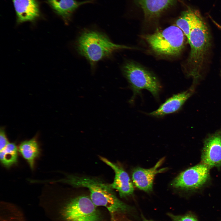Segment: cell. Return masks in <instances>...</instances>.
Segmentation results:
<instances>
[{
  "mask_svg": "<svg viewBox=\"0 0 221 221\" xmlns=\"http://www.w3.org/2000/svg\"><path fill=\"white\" fill-rule=\"evenodd\" d=\"M52 182L66 184L75 188H87L90 198L95 205L105 207L111 215L125 213L130 210V206L117 198L110 184L98 178L69 175L64 179Z\"/></svg>",
  "mask_w": 221,
  "mask_h": 221,
  "instance_id": "1",
  "label": "cell"
},
{
  "mask_svg": "<svg viewBox=\"0 0 221 221\" xmlns=\"http://www.w3.org/2000/svg\"><path fill=\"white\" fill-rule=\"evenodd\" d=\"M187 40L191 47L187 74L193 79L194 85L201 77L205 59L211 44L209 29L199 14Z\"/></svg>",
  "mask_w": 221,
  "mask_h": 221,
  "instance_id": "2",
  "label": "cell"
},
{
  "mask_svg": "<svg viewBox=\"0 0 221 221\" xmlns=\"http://www.w3.org/2000/svg\"><path fill=\"white\" fill-rule=\"evenodd\" d=\"M76 45L78 53L85 57L92 66L115 51L131 48L114 44L103 33L91 30L83 31L79 36Z\"/></svg>",
  "mask_w": 221,
  "mask_h": 221,
  "instance_id": "3",
  "label": "cell"
},
{
  "mask_svg": "<svg viewBox=\"0 0 221 221\" xmlns=\"http://www.w3.org/2000/svg\"><path fill=\"white\" fill-rule=\"evenodd\" d=\"M185 35L176 25H173L143 38L157 54L169 56L179 55L184 47Z\"/></svg>",
  "mask_w": 221,
  "mask_h": 221,
  "instance_id": "4",
  "label": "cell"
},
{
  "mask_svg": "<svg viewBox=\"0 0 221 221\" xmlns=\"http://www.w3.org/2000/svg\"><path fill=\"white\" fill-rule=\"evenodd\" d=\"M122 72L129 83L133 95L129 101L132 103L135 98L146 89L156 98H158L161 86L156 77L140 65L132 61H127L123 65Z\"/></svg>",
  "mask_w": 221,
  "mask_h": 221,
  "instance_id": "5",
  "label": "cell"
},
{
  "mask_svg": "<svg viewBox=\"0 0 221 221\" xmlns=\"http://www.w3.org/2000/svg\"><path fill=\"white\" fill-rule=\"evenodd\" d=\"M62 215L66 221H98L99 214L90 197L83 195L70 200Z\"/></svg>",
  "mask_w": 221,
  "mask_h": 221,
  "instance_id": "6",
  "label": "cell"
},
{
  "mask_svg": "<svg viewBox=\"0 0 221 221\" xmlns=\"http://www.w3.org/2000/svg\"><path fill=\"white\" fill-rule=\"evenodd\" d=\"M210 169L202 163L189 168L181 173L171 185L174 188L186 190L198 189L209 179Z\"/></svg>",
  "mask_w": 221,
  "mask_h": 221,
  "instance_id": "7",
  "label": "cell"
},
{
  "mask_svg": "<svg viewBox=\"0 0 221 221\" xmlns=\"http://www.w3.org/2000/svg\"><path fill=\"white\" fill-rule=\"evenodd\" d=\"M202 163L210 169L221 166V130L209 135L205 140L202 151Z\"/></svg>",
  "mask_w": 221,
  "mask_h": 221,
  "instance_id": "8",
  "label": "cell"
},
{
  "mask_svg": "<svg viewBox=\"0 0 221 221\" xmlns=\"http://www.w3.org/2000/svg\"><path fill=\"white\" fill-rule=\"evenodd\" d=\"M164 158L160 159L152 168L145 169L137 167L133 170L132 178L133 183L139 189L149 192L153 190V183L156 175L164 172L167 168L158 169L164 162Z\"/></svg>",
  "mask_w": 221,
  "mask_h": 221,
  "instance_id": "9",
  "label": "cell"
},
{
  "mask_svg": "<svg viewBox=\"0 0 221 221\" xmlns=\"http://www.w3.org/2000/svg\"><path fill=\"white\" fill-rule=\"evenodd\" d=\"M99 158L102 161L111 167L114 173L113 182L110 184L111 187L117 190L121 197L132 195L134 192V188L127 173L119 165L106 158L101 156Z\"/></svg>",
  "mask_w": 221,
  "mask_h": 221,
  "instance_id": "10",
  "label": "cell"
},
{
  "mask_svg": "<svg viewBox=\"0 0 221 221\" xmlns=\"http://www.w3.org/2000/svg\"><path fill=\"white\" fill-rule=\"evenodd\" d=\"M193 91L194 87H192L187 91L173 95L167 99L157 110L148 114L152 116L160 117L176 112L181 108Z\"/></svg>",
  "mask_w": 221,
  "mask_h": 221,
  "instance_id": "11",
  "label": "cell"
},
{
  "mask_svg": "<svg viewBox=\"0 0 221 221\" xmlns=\"http://www.w3.org/2000/svg\"><path fill=\"white\" fill-rule=\"evenodd\" d=\"M17 17V22L33 21L40 15L38 4L36 0H12Z\"/></svg>",
  "mask_w": 221,
  "mask_h": 221,
  "instance_id": "12",
  "label": "cell"
},
{
  "mask_svg": "<svg viewBox=\"0 0 221 221\" xmlns=\"http://www.w3.org/2000/svg\"><path fill=\"white\" fill-rule=\"evenodd\" d=\"M94 0L78 2L76 0H48L49 5L66 24L71 19L73 12L82 5L92 3Z\"/></svg>",
  "mask_w": 221,
  "mask_h": 221,
  "instance_id": "13",
  "label": "cell"
},
{
  "mask_svg": "<svg viewBox=\"0 0 221 221\" xmlns=\"http://www.w3.org/2000/svg\"><path fill=\"white\" fill-rule=\"evenodd\" d=\"M175 0H136L148 19L157 17L172 6Z\"/></svg>",
  "mask_w": 221,
  "mask_h": 221,
  "instance_id": "14",
  "label": "cell"
},
{
  "mask_svg": "<svg viewBox=\"0 0 221 221\" xmlns=\"http://www.w3.org/2000/svg\"><path fill=\"white\" fill-rule=\"evenodd\" d=\"M18 150L27 162L30 169L33 170L35 160L39 157L40 153L39 145L36 139L34 138L23 141L19 145Z\"/></svg>",
  "mask_w": 221,
  "mask_h": 221,
  "instance_id": "15",
  "label": "cell"
},
{
  "mask_svg": "<svg viewBox=\"0 0 221 221\" xmlns=\"http://www.w3.org/2000/svg\"><path fill=\"white\" fill-rule=\"evenodd\" d=\"M199 14L197 12L188 9L183 12L176 21V25L182 31L187 40Z\"/></svg>",
  "mask_w": 221,
  "mask_h": 221,
  "instance_id": "16",
  "label": "cell"
},
{
  "mask_svg": "<svg viewBox=\"0 0 221 221\" xmlns=\"http://www.w3.org/2000/svg\"><path fill=\"white\" fill-rule=\"evenodd\" d=\"M18 149L14 143H9L0 150V160L5 167L10 168L18 162Z\"/></svg>",
  "mask_w": 221,
  "mask_h": 221,
  "instance_id": "17",
  "label": "cell"
},
{
  "mask_svg": "<svg viewBox=\"0 0 221 221\" xmlns=\"http://www.w3.org/2000/svg\"><path fill=\"white\" fill-rule=\"evenodd\" d=\"M168 215L173 221H199L196 217L192 214L183 215H176L169 213Z\"/></svg>",
  "mask_w": 221,
  "mask_h": 221,
  "instance_id": "18",
  "label": "cell"
},
{
  "mask_svg": "<svg viewBox=\"0 0 221 221\" xmlns=\"http://www.w3.org/2000/svg\"><path fill=\"white\" fill-rule=\"evenodd\" d=\"M9 143L4 129L1 128L0 131V150L4 148Z\"/></svg>",
  "mask_w": 221,
  "mask_h": 221,
  "instance_id": "19",
  "label": "cell"
},
{
  "mask_svg": "<svg viewBox=\"0 0 221 221\" xmlns=\"http://www.w3.org/2000/svg\"><path fill=\"white\" fill-rule=\"evenodd\" d=\"M111 218L110 221H121L116 218L115 215H111Z\"/></svg>",
  "mask_w": 221,
  "mask_h": 221,
  "instance_id": "20",
  "label": "cell"
},
{
  "mask_svg": "<svg viewBox=\"0 0 221 221\" xmlns=\"http://www.w3.org/2000/svg\"><path fill=\"white\" fill-rule=\"evenodd\" d=\"M213 22H214L215 24L219 29L221 30V25L219 24H218L215 21H213Z\"/></svg>",
  "mask_w": 221,
  "mask_h": 221,
  "instance_id": "21",
  "label": "cell"
},
{
  "mask_svg": "<svg viewBox=\"0 0 221 221\" xmlns=\"http://www.w3.org/2000/svg\"><path fill=\"white\" fill-rule=\"evenodd\" d=\"M143 221H153L148 220H146V219H145L144 220H143Z\"/></svg>",
  "mask_w": 221,
  "mask_h": 221,
  "instance_id": "22",
  "label": "cell"
},
{
  "mask_svg": "<svg viewBox=\"0 0 221 221\" xmlns=\"http://www.w3.org/2000/svg\"></svg>",
  "mask_w": 221,
  "mask_h": 221,
  "instance_id": "23",
  "label": "cell"
}]
</instances>
